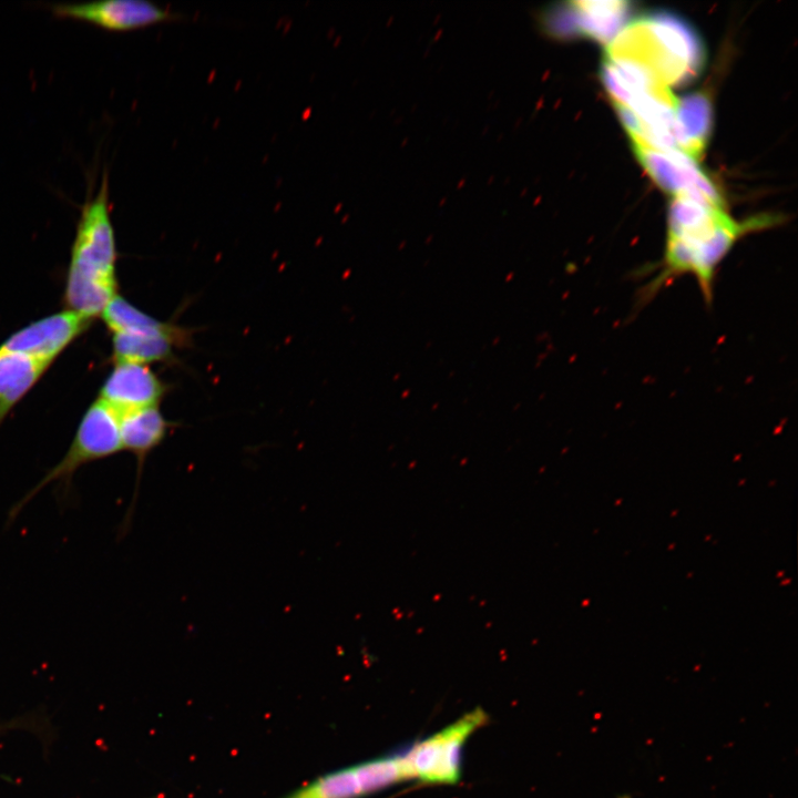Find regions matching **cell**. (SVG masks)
Listing matches in <instances>:
<instances>
[{"label": "cell", "instance_id": "1", "mask_svg": "<svg viewBox=\"0 0 798 798\" xmlns=\"http://www.w3.org/2000/svg\"><path fill=\"white\" fill-rule=\"evenodd\" d=\"M770 217L735 221L722 206L687 195L673 196L667 214L665 250L658 272L643 289V299L682 276H692L706 304L713 301L717 269L736 242L774 224Z\"/></svg>", "mask_w": 798, "mask_h": 798}, {"label": "cell", "instance_id": "2", "mask_svg": "<svg viewBox=\"0 0 798 798\" xmlns=\"http://www.w3.org/2000/svg\"><path fill=\"white\" fill-rule=\"evenodd\" d=\"M116 258L109 174L104 170L99 190L86 196L81 207L64 293L69 310L90 319L103 313L116 295Z\"/></svg>", "mask_w": 798, "mask_h": 798}, {"label": "cell", "instance_id": "3", "mask_svg": "<svg viewBox=\"0 0 798 798\" xmlns=\"http://www.w3.org/2000/svg\"><path fill=\"white\" fill-rule=\"evenodd\" d=\"M605 58L636 65L669 86L695 78L705 52L698 35L684 20L655 12L625 25L608 43Z\"/></svg>", "mask_w": 798, "mask_h": 798}, {"label": "cell", "instance_id": "4", "mask_svg": "<svg viewBox=\"0 0 798 798\" xmlns=\"http://www.w3.org/2000/svg\"><path fill=\"white\" fill-rule=\"evenodd\" d=\"M121 450L119 415L98 399L84 413L62 459L13 507L9 516H17L21 509L48 484L55 482L68 489L79 468Z\"/></svg>", "mask_w": 798, "mask_h": 798}, {"label": "cell", "instance_id": "5", "mask_svg": "<svg viewBox=\"0 0 798 798\" xmlns=\"http://www.w3.org/2000/svg\"><path fill=\"white\" fill-rule=\"evenodd\" d=\"M487 720V713L475 708L400 753L409 779L441 785L458 782L462 774L464 746Z\"/></svg>", "mask_w": 798, "mask_h": 798}, {"label": "cell", "instance_id": "6", "mask_svg": "<svg viewBox=\"0 0 798 798\" xmlns=\"http://www.w3.org/2000/svg\"><path fill=\"white\" fill-rule=\"evenodd\" d=\"M405 780L410 779L396 754L327 774L288 798H362Z\"/></svg>", "mask_w": 798, "mask_h": 798}, {"label": "cell", "instance_id": "7", "mask_svg": "<svg viewBox=\"0 0 798 798\" xmlns=\"http://www.w3.org/2000/svg\"><path fill=\"white\" fill-rule=\"evenodd\" d=\"M641 165L672 196L687 195L724 207L723 198L696 160L678 150H662L632 142Z\"/></svg>", "mask_w": 798, "mask_h": 798}, {"label": "cell", "instance_id": "8", "mask_svg": "<svg viewBox=\"0 0 798 798\" xmlns=\"http://www.w3.org/2000/svg\"><path fill=\"white\" fill-rule=\"evenodd\" d=\"M627 1H573L553 9L546 25L556 35H584L608 44L626 25Z\"/></svg>", "mask_w": 798, "mask_h": 798}, {"label": "cell", "instance_id": "9", "mask_svg": "<svg viewBox=\"0 0 798 798\" xmlns=\"http://www.w3.org/2000/svg\"><path fill=\"white\" fill-rule=\"evenodd\" d=\"M50 8L58 16L88 20L115 31H127L178 19V14L146 0L59 2L51 4Z\"/></svg>", "mask_w": 798, "mask_h": 798}, {"label": "cell", "instance_id": "10", "mask_svg": "<svg viewBox=\"0 0 798 798\" xmlns=\"http://www.w3.org/2000/svg\"><path fill=\"white\" fill-rule=\"evenodd\" d=\"M91 321L69 309L60 311L16 331L0 348L51 365L64 348L88 329Z\"/></svg>", "mask_w": 798, "mask_h": 798}, {"label": "cell", "instance_id": "11", "mask_svg": "<svg viewBox=\"0 0 798 798\" xmlns=\"http://www.w3.org/2000/svg\"><path fill=\"white\" fill-rule=\"evenodd\" d=\"M106 378L99 399L119 416L157 406L167 391L149 365L119 361Z\"/></svg>", "mask_w": 798, "mask_h": 798}, {"label": "cell", "instance_id": "12", "mask_svg": "<svg viewBox=\"0 0 798 798\" xmlns=\"http://www.w3.org/2000/svg\"><path fill=\"white\" fill-rule=\"evenodd\" d=\"M122 449L133 453L137 460V475L134 499L144 461L149 453L165 439L170 422L157 406L129 411L119 416Z\"/></svg>", "mask_w": 798, "mask_h": 798}, {"label": "cell", "instance_id": "13", "mask_svg": "<svg viewBox=\"0 0 798 798\" xmlns=\"http://www.w3.org/2000/svg\"><path fill=\"white\" fill-rule=\"evenodd\" d=\"M712 126L709 99L703 93H693L678 100L676 109L677 150L697 161L704 151Z\"/></svg>", "mask_w": 798, "mask_h": 798}, {"label": "cell", "instance_id": "14", "mask_svg": "<svg viewBox=\"0 0 798 798\" xmlns=\"http://www.w3.org/2000/svg\"><path fill=\"white\" fill-rule=\"evenodd\" d=\"M188 341V338L163 332H114L113 359L143 365L167 362L174 358V348Z\"/></svg>", "mask_w": 798, "mask_h": 798}, {"label": "cell", "instance_id": "15", "mask_svg": "<svg viewBox=\"0 0 798 798\" xmlns=\"http://www.w3.org/2000/svg\"><path fill=\"white\" fill-rule=\"evenodd\" d=\"M50 364L0 348V423Z\"/></svg>", "mask_w": 798, "mask_h": 798}, {"label": "cell", "instance_id": "16", "mask_svg": "<svg viewBox=\"0 0 798 798\" xmlns=\"http://www.w3.org/2000/svg\"><path fill=\"white\" fill-rule=\"evenodd\" d=\"M105 325L114 332H163L191 339L185 327L157 320L131 305L117 294L101 314Z\"/></svg>", "mask_w": 798, "mask_h": 798}]
</instances>
